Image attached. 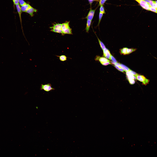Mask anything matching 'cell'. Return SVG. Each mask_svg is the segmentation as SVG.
<instances>
[{"label":"cell","mask_w":157,"mask_h":157,"mask_svg":"<svg viewBox=\"0 0 157 157\" xmlns=\"http://www.w3.org/2000/svg\"><path fill=\"white\" fill-rule=\"evenodd\" d=\"M31 10L33 19L37 28L42 51L43 57L44 59H45L46 58L44 49V40L42 34V28L44 24L42 19L41 14L38 7L33 9Z\"/></svg>","instance_id":"6da1fadb"},{"label":"cell","mask_w":157,"mask_h":157,"mask_svg":"<svg viewBox=\"0 0 157 157\" xmlns=\"http://www.w3.org/2000/svg\"><path fill=\"white\" fill-rule=\"evenodd\" d=\"M139 43L133 42L129 45L123 48V60L128 69L127 64L139 54Z\"/></svg>","instance_id":"7a4b0ae2"},{"label":"cell","mask_w":157,"mask_h":157,"mask_svg":"<svg viewBox=\"0 0 157 157\" xmlns=\"http://www.w3.org/2000/svg\"><path fill=\"white\" fill-rule=\"evenodd\" d=\"M74 22L73 19L62 13L54 20L51 24L58 28L63 34L67 31V25L68 24H72Z\"/></svg>","instance_id":"3957f363"},{"label":"cell","mask_w":157,"mask_h":157,"mask_svg":"<svg viewBox=\"0 0 157 157\" xmlns=\"http://www.w3.org/2000/svg\"><path fill=\"white\" fill-rule=\"evenodd\" d=\"M62 13L59 9L55 8L43 12L41 17L43 24H51L54 20Z\"/></svg>","instance_id":"277c9868"},{"label":"cell","mask_w":157,"mask_h":157,"mask_svg":"<svg viewBox=\"0 0 157 157\" xmlns=\"http://www.w3.org/2000/svg\"><path fill=\"white\" fill-rule=\"evenodd\" d=\"M101 62L103 63L122 67L125 70H128L123 60L116 57L106 56L102 57Z\"/></svg>","instance_id":"5b68a950"},{"label":"cell","mask_w":157,"mask_h":157,"mask_svg":"<svg viewBox=\"0 0 157 157\" xmlns=\"http://www.w3.org/2000/svg\"><path fill=\"white\" fill-rule=\"evenodd\" d=\"M123 48L117 46H111L110 48L107 49L106 51L102 54H100V57H103L106 56L117 57L123 60Z\"/></svg>","instance_id":"8992f818"},{"label":"cell","mask_w":157,"mask_h":157,"mask_svg":"<svg viewBox=\"0 0 157 157\" xmlns=\"http://www.w3.org/2000/svg\"><path fill=\"white\" fill-rule=\"evenodd\" d=\"M112 111L118 115V118L122 122L128 123L134 120V114L130 110H126L121 111L113 110Z\"/></svg>","instance_id":"52a82bcc"},{"label":"cell","mask_w":157,"mask_h":157,"mask_svg":"<svg viewBox=\"0 0 157 157\" xmlns=\"http://www.w3.org/2000/svg\"><path fill=\"white\" fill-rule=\"evenodd\" d=\"M127 66L129 69L131 68L144 69L143 58L139 54L133 60L128 63Z\"/></svg>","instance_id":"ba28073f"},{"label":"cell","mask_w":157,"mask_h":157,"mask_svg":"<svg viewBox=\"0 0 157 157\" xmlns=\"http://www.w3.org/2000/svg\"><path fill=\"white\" fill-rule=\"evenodd\" d=\"M38 5L43 12L48 11L53 8V7L46 0H37Z\"/></svg>","instance_id":"9c48e42d"},{"label":"cell","mask_w":157,"mask_h":157,"mask_svg":"<svg viewBox=\"0 0 157 157\" xmlns=\"http://www.w3.org/2000/svg\"><path fill=\"white\" fill-rule=\"evenodd\" d=\"M28 8L30 9L38 7L37 0H25Z\"/></svg>","instance_id":"30bf717a"}]
</instances>
